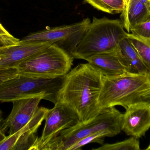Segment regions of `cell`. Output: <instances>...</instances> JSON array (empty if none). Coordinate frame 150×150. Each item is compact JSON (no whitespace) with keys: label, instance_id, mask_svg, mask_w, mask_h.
<instances>
[{"label":"cell","instance_id":"cell-13","mask_svg":"<svg viewBox=\"0 0 150 150\" xmlns=\"http://www.w3.org/2000/svg\"><path fill=\"white\" fill-rule=\"evenodd\" d=\"M86 61L108 77L129 73L118 49L113 52L96 55Z\"/></svg>","mask_w":150,"mask_h":150},{"label":"cell","instance_id":"cell-27","mask_svg":"<svg viewBox=\"0 0 150 150\" xmlns=\"http://www.w3.org/2000/svg\"><path fill=\"white\" fill-rule=\"evenodd\" d=\"M146 150H150V143L149 145V146H148V148H147V149H145Z\"/></svg>","mask_w":150,"mask_h":150},{"label":"cell","instance_id":"cell-6","mask_svg":"<svg viewBox=\"0 0 150 150\" xmlns=\"http://www.w3.org/2000/svg\"><path fill=\"white\" fill-rule=\"evenodd\" d=\"M74 58L52 44L45 50L21 63L16 68L19 74L45 79L65 76L72 69Z\"/></svg>","mask_w":150,"mask_h":150},{"label":"cell","instance_id":"cell-14","mask_svg":"<svg viewBox=\"0 0 150 150\" xmlns=\"http://www.w3.org/2000/svg\"><path fill=\"white\" fill-rule=\"evenodd\" d=\"M121 13L124 29L129 33L136 26L150 20V12L142 0H128Z\"/></svg>","mask_w":150,"mask_h":150},{"label":"cell","instance_id":"cell-26","mask_svg":"<svg viewBox=\"0 0 150 150\" xmlns=\"http://www.w3.org/2000/svg\"><path fill=\"white\" fill-rule=\"evenodd\" d=\"M3 113L2 111L0 109V123L3 120Z\"/></svg>","mask_w":150,"mask_h":150},{"label":"cell","instance_id":"cell-24","mask_svg":"<svg viewBox=\"0 0 150 150\" xmlns=\"http://www.w3.org/2000/svg\"><path fill=\"white\" fill-rule=\"evenodd\" d=\"M5 132L1 129L0 128V143L6 138Z\"/></svg>","mask_w":150,"mask_h":150},{"label":"cell","instance_id":"cell-15","mask_svg":"<svg viewBox=\"0 0 150 150\" xmlns=\"http://www.w3.org/2000/svg\"><path fill=\"white\" fill-rule=\"evenodd\" d=\"M118 50L129 73L149 75V70L130 43L128 36L120 40Z\"/></svg>","mask_w":150,"mask_h":150},{"label":"cell","instance_id":"cell-16","mask_svg":"<svg viewBox=\"0 0 150 150\" xmlns=\"http://www.w3.org/2000/svg\"><path fill=\"white\" fill-rule=\"evenodd\" d=\"M98 10L114 14L122 13L126 4L124 0H84Z\"/></svg>","mask_w":150,"mask_h":150},{"label":"cell","instance_id":"cell-20","mask_svg":"<svg viewBox=\"0 0 150 150\" xmlns=\"http://www.w3.org/2000/svg\"><path fill=\"white\" fill-rule=\"evenodd\" d=\"M130 32L134 36L150 41V20L136 26Z\"/></svg>","mask_w":150,"mask_h":150},{"label":"cell","instance_id":"cell-4","mask_svg":"<svg viewBox=\"0 0 150 150\" xmlns=\"http://www.w3.org/2000/svg\"><path fill=\"white\" fill-rule=\"evenodd\" d=\"M123 114L114 107L102 110L92 121L86 124L78 122L75 126L64 129L46 144L42 150H69L79 141L92 134L110 130L119 134L121 131Z\"/></svg>","mask_w":150,"mask_h":150},{"label":"cell","instance_id":"cell-7","mask_svg":"<svg viewBox=\"0 0 150 150\" xmlns=\"http://www.w3.org/2000/svg\"><path fill=\"white\" fill-rule=\"evenodd\" d=\"M91 23L90 18H86L72 24L47 28L31 33L20 41L49 42L72 55Z\"/></svg>","mask_w":150,"mask_h":150},{"label":"cell","instance_id":"cell-12","mask_svg":"<svg viewBox=\"0 0 150 150\" xmlns=\"http://www.w3.org/2000/svg\"><path fill=\"white\" fill-rule=\"evenodd\" d=\"M52 45L46 42H22L17 45L0 48V68H16Z\"/></svg>","mask_w":150,"mask_h":150},{"label":"cell","instance_id":"cell-11","mask_svg":"<svg viewBox=\"0 0 150 150\" xmlns=\"http://www.w3.org/2000/svg\"><path fill=\"white\" fill-rule=\"evenodd\" d=\"M42 100L39 97H34L13 101L12 110L4 121L1 129L5 132L8 130L9 135L16 133L30 121Z\"/></svg>","mask_w":150,"mask_h":150},{"label":"cell","instance_id":"cell-23","mask_svg":"<svg viewBox=\"0 0 150 150\" xmlns=\"http://www.w3.org/2000/svg\"><path fill=\"white\" fill-rule=\"evenodd\" d=\"M141 97L142 100L150 103V86L141 92Z\"/></svg>","mask_w":150,"mask_h":150},{"label":"cell","instance_id":"cell-22","mask_svg":"<svg viewBox=\"0 0 150 150\" xmlns=\"http://www.w3.org/2000/svg\"><path fill=\"white\" fill-rule=\"evenodd\" d=\"M16 45L17 44L0 36V48L5 47Z\"/></svg>","mask_w":150,"mask_h":150},{"label":"cell","instance_id":"cell-10","mask_svg":"<svg viewBox=\"0 0 150 150\" xmlns=\"http://www.w3.org/2000/svg\"><path fill=\"white\" fill-rule=\"evenodd\" d=\"M49 109L39 107L30 121L18 131L6 136L0 143V150H30L38 136L36 134Z\"/></svg>","mask_w":150,"mask_h":150},{"label":"cell","instance_id":"cell-3","mask_svg":"<svg viewBox=\"0 0 150 150\" xmlns=\"http://www.w3.org/2000/svg\"><path fill=\"white\" fill-rule=\"evenodd\" d=\"M150 86L149 75L129 73L112 77L103 75L99 107L101 111L116 106L126 109L133 103L142 100L141 92Z\"/></svg>","mask_w":150,"mask_h":150},{"label":"cell","instance_id":"cell-28","mask_svg":"<svg viewBox=\"0 0 150 150\" xmlns=\"http://www.w3.org/2000/svg\"><path fill=\"white\" fill-rule=\"evenodd\" d=\"M124 1H125V2H126V4H127V3L128 1V0H124Z\"/></svg>","mask_w":150,"mask_h":150},{"label":"cell","instance_id":"cell-8","mask_svg":"<svg viewBox=\"0 0 150 150\" xmlns=\"http://www.w3.org/2000/svg\"><path fill=\"white\" fill-rule=\"evenodd\" d=\"M45 124L40 137H37L30 150H42L43 147L56 137L62 131L75 126L79 122L76 113L68 107L57 102L53 108L49 109Z\"/></svg>","mask_w":150,"mask_h":150},{"label":"cell","instance_id":"cell-25","mask_svg":"<svg viewBox=\"0 0 150 150\" xmlns=\"http://www.w3.org/2000/svg\"><path fill=\"white\" fill-rule=\"evenodd\" d=\"M150 12V0H142Z\"/></svg>","mask_w":150,"mask_h":150},{"label":"cell","instance_id":"cell-5","mask_svg":"<svg viewBox=\"0 0 150 150\" xmlns=\"http://www.w3.org/2000/svg\"><path fill=\"white\" fill-rule=\"evenodd\" d=\"M64 77L45 79L18 74L0 83V102L39 97L54 105Z\"/></svg>","mask_w":150,"mask_h":150},{"label":"cell","instance_id":"cell-18","mask_svg":"<svg viewBox=\"0 0 150 150\" xmlns=\"http://www.w3.org/2000/svg\"><path fill=\"white\" fill-rule=\"evenodd\" d=\"M117 135L114 132L110 130H104L92 134L81 139L72 145L69 150L81 149L82 147L86 144L93 143L103 144L104 139L106 137H113Z\"/></svg>","mask_w":150,"mask_h":150},{"label":"cell","instance_id":"cell-19","mask_svg":"<svg viewBox=\"0 0 150 150\" xmlns=\"http://www.w3.org/2000/svg\"><path fill=\"white\" fill-rule=\"evenodd\" d=\"M93 150H140L139 139L131 136L122 141L114 144H106Z\"/></svg>","mask_w":150,"mask_h":150},{"label":"cell","instance_id":"cell-2","mask_svg":"<svg viewBox=\"0 0 150 150\" xmlns=\"http://www.w3.org/2000/svg\"><path fill=\"white\" fill-rule=\"evenodd\" d=\"M128 33L120 19L94 17L72 55L86 60L96 55L116 51L120 40Z\"/></svg>","mask_w":150,"mask_h":150},{"label":"cell","instance_id":"cell-1","mask_svg":"<svg viewBox=\"0 0 150 150\" xmlns=\"http://www.w3.org/2000/svg\"><path fill=\"white\" fill-rule=\"evenodd\" d=\"M103 75L91 64L81 63L64 77L57 96V102L68 107L79 122L86 124L101 112L98 105Z\"/></svg>","mask_w":150,"mask_h":150},{"label":"cell","instance_id":"cell-9","mask_svg":"<svg viewBox=\"0 0 150 150\" xmlns=\"http://www.w3.org/2000/svg\"><path fill=\"white\" fill-rule=\"evenodd\" d=\"M150 128V102L140 100L126 108L121 129L126 134L139 139L144 136Z\"/></svg>","mask_w":150,"mask_h":150},{"label":"cell","instance_id":"cell-17","mask_svg":"<svg viewBox=\"0 0 150 150\" xmlns=\"http://www.w3.org/2000/svg\"><path fill=\"white\" fill-rule=\"evenodd\" d=\"M128 38L140 58L149 71L150 77V41L128 33Z\"/></svg>","mask_w":150,"mask_h":150},{"label":"cell","instance_id":"cell-21","mask_svg":"<svg viewBox=\"0 0 150 150\" xmlns=\"http://www.w3.org/2000/svg\"><path fill=\"white\" fill-rule=\"evenodd\" d=\"M19 73L16 68H0V83L16 76Z\"/></svg>","mask_w":150,"mask_h":150}]
</instances>
